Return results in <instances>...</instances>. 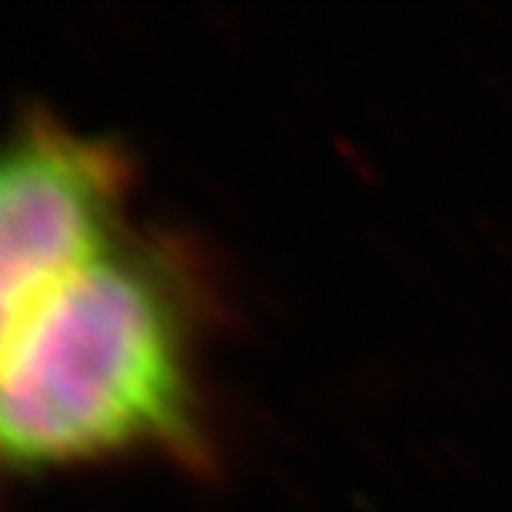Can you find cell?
I'll use <instances>...</instances> for the list:
<instances>
[{
	"mask_svg": "<svg viewBox=\"0 0 512 512\" xmlns=\"http://www.w3.org/2000/svg\"><path fill=\"white\" fill-rule=\"evenodd\" d=\"M183 326L153 266L114 253L4 323L0 439L10 463L50 466L190 429Z\"/></svg>",
	"mask_w": 512,
	"mask_h": 512,
	"instance_id": "obj_1",
	"label": "cell"
},
{
	"mask_svg": "<svg viewBox=\"0 0 512 512\" xmlns=\"http://www.w3.org/2000/svg\"><path fill=\"white\" fill-rule=\"evenodd\" d=\"M124 183V160L107 143L57 124L17 133L0 177L4 323L110 253Z\"/></svg>",
	"mask_w": 512,
	"mask_h": 512,
	"instance_id": "obj_2",
	"label": "cell"
}]
</instances>
